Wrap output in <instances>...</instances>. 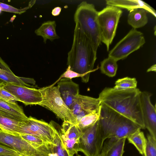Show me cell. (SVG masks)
Returning a JSON list of instances; mask_svg holds the SVG:
<instances>
[{
	"label": "cell",
	"instance_id": "13",
	"mask_svg": "<svg viewBox=\"0 0 156 156\" xmlns=\"http://www.w3.org/2000/svg\"><path fill=\"white\" fill-rule=\"evenodd\" d=\"M61 137L66 150L70 156L77 154L79 140L83 132L78 126L63 121L61 128Z\"/></svg>",
	"mask_w": 156,
	"mask_h": 156
},
{
	"label": "cell",
	"instance_id": "2",
	"mask_svg": "<svg viewBox=\"0 0 156 156\" xmlns=\"http://www.w3.org/2000/svg\"><path fill=\"white\" fill-rule=\"evenodd\" d=\"M97 52L91 42L76 24L74 30L73 44L68 53L67 65L69 69L85 75L82 80L87 83L90 73L94 71Z\"/></svg>",
	"mask_w": 156,
	"mask_h": 156
},
{
	"label": "cell",
	"instance_id": "37",
	"mask_svg": "<svg viewBox=\"0 0 156 156\" xmlns=\"http://www.w3.org/2000/svg\"><path fill=\"white\" fill-rule=\"evenodd\" d=\"M154 34L155 35V36H156V26H155L154 27Z\"/></svg>",
	"mask_w": 156,
	"mask_h": 156
},
{
	"label": "cell",
	"instance_id": "10",
	"mask_svg": "<svg viewBox=\"0 0 156 156\" xmlns=\"http://www.w3.org/2000/svg\"><path fill=\"white\" fill-rule=\"evenodd\" d=\"M54 123H48L31 116L20 128L19 135L27 134L39 137L50 144H53L55 133Z\"/></svg>",
	"mask_w": 156,
	"mask_h": 156
},
{
	"label": "cell",
	"instance_id": "30",
	"mask_svg": "<svg viewBox=\"0 0 156 156\" xmlns=\"http://www.w3.org/2000/svg\"><path fill=\"white\" fill-rule=\"evenodd\" d=\"M0 99L11 103H16V101L21 102L19 99L6 90L3 85L0 86Z\"/></svg>",
	"mask_w": 156,
	"mask_h": 156
},
{
	"label": "cell",
	"instance_id": "28",
	"mask_svg": "<svg viewBox=\"0 0 156 156\" xmlns=\"http://www.w3.org/2000/svg\"><path fill=\"white\" fill-rule=\"evenodd\" d=\"M35 1H31L29 2L28 6L21 9L16 8L10 5L0 2V8L2 11L20 14L31 8L35 4Z\"/></svg>",
	"mask_w": 156,
	"mask_h": 156
},
{
	"label": "cell",
	"instance_id": "14",
	"mask_svg": "<svg viewBox=\"0 0 156 156\" xmlns=\"http://www.w3.org/2000/svg\"><path fill=\"white\" fill-rule=\"evenodd\" d=\"M152 94L147 91H141L140 99L145 129L156 139V109L151 103Z\"/></svg>",
	"mask_w": 156,
	"mask_h": 156
},
{
	"label": "cell",
	"instance_id": "17",
	"mask_svg": "<svg viewBox=\"0 0 156 156\" xmlns=\"http://www.w3.org/2000/svg\"><path fill=\"white\" fill-rule=\"evenodd\" d=\"M107 5L116 7L120 9H125L130 11L132 9L142 8L148 12L156 17V11L150 5L146 2L140 0H107Z\"/></svg>",
	"mask_w": 156,
	"mask_h": 156
},
{
	"label": "cell",
	"instance_id": "31",
	"mask_svg": "<svg viewBox=\"0 0 156 156\" xmlns=\"http://www.w3.org/2000/svg\"><path fill=\"white\" fill-rule=\"evenodd\" d=\"M84 75L81 74L76 73L70 70L69 67H68L66 71L62 75L58 81L59 80L62 78L72 79V78L77 77H81L82 80L84 79Z\"/></svg>",
	"mask_w": 156,
	"mask_h": 156
},
{
	"label": "cell",
	"instance_id": "20",
	"mask_svg": "<svg viewBox=\"0 0 156 156\" xmlns=\"http://www.w3.org/2000/svg\"><path fill=\"white\" fill-rule=\"evenodd\" d=\"M128 16V23L133 28L136 29L142 27L148 22L147 12L142 8L135 9L129 11Z\"/></svg>",
	"mask_w": 156,
	"mask_h": 156
},
{
	"label": "cell",
	"instance_id": "36",
	"mask_svg": "<svg viewBox=\"0 0 156 156\" xmlns=\"http://www.w3.org/2000/svg\"><path fill=\"white\" fill-rule=\"evenodd\" d=\"M5 83L3 81L0 79V86L3 85Z\"/></svg>",
	"mask_w": 156,
	"mask_h": 156
},
{
	"label": "cell",
	"instance_id": "12",
	"mask_svg": "<svg viewBox=\"0 0 156 156\" xmlns=\"http://www.w3.org/2000/svg\"><path fill=\"white\" fill-rule=\"evenodd\" d=\"M101 103L98 98L79 94L74 99L69 108L76 118V125L83 117L97 110Z\"/></svg>",
	"mask_w": 156,
	"mask_h": 156
},
{
	"label": "cell",
	"instance_id": "4",
	"mask_svg": "<svg viewBox=\"0 0 156 156\" xmlns=\"http://www.w3.org/2000/svg\"><path fill=\"white\" fill-rule=\"evenodd\" d=\"M98 12L93 4L83 2L78 6L74 17L75 24L90 40L96 52L101 42Z\"/></svg>",
	"mask_w": 156,
	"mask_h": 156
},
{
	"label": "cell",
	"instance_id": "18",
	"mask_svg": "<svg viewBox=\"0 0 156 156\" xmlns=\"http://www.w3.org/2000/svg\"><path fill=\"white\" fill-rule=\"evenodd\" d=\"M126 138H112L103 144L101 151L102 156H122Z\"/></svg>",
	"mask_w": 156,
	"mask_h": 156
},
{
	"label": "cell",
	"instance_id": "16",
	"mask_svg": "<svg viewBox=\"0 0 156 156\" xmlns=\"http://www.w3.org/2000/svg\"><path fill=\"white\" fill-rule=\"evenodd\" d=\"M28 119L14 117L0 110V129L7 133L19 136L21 128Z\"/></svg>",
	"mask_w": 156,
	"mask_h": 156
},
{
	"label": "cell",
	"instance_id": "29",
	"mask_svg": "<svg viewBox=\"0 0 156 156\" xmlns=\"http://www.w3.org/2000/svg\"><path fill=\"white\" fill-rule=\"evenodd\" d=\"M143 156H156V139L150 134L147 136L146 144Z\"/></svg>",
	"mask_w": 156,
	"mask_h": 156
},
{
	"label": "cell",
	"instance_id": "35",
	"mask_svg": "<svg viewBox=\"0 0 156 156\" xmlns=\"http://www.w3.org/2000/svg\"><path fill=\"white\" fill-rule=\"evenodd\" d=\"M151 71H154L155 72H156V65L155 64L152 66L147 70V72Z\"/></svg>",
	"mask_w": 156,
	"mask_h": 156
},
{
	"label": "cell",
	"instance_id": "32",
	"mask_svg": "<svg viewBox=\"0 0 156 156\" xmlns=\"http://www.w3.org/2000/svg\"><path fill=\"white\" fill-rule=\"evenodd\" d=\"M0 156H23L15 151L0 145Z\"/></svg>",
	"mask_w": 156,
	"mask_h": 156
},
{
	"label": "cell",
	"instance_id": "38",
	"mask_svg": "<svg viewBox=\"0 0 156 156\" xmlns=\"http://www.w3.org/2000/svg\"><path fill=\"white\" fill-rule=\"evenodd\" d=\"M3 72V70L0 68V73H2Z\"/></svg>",
	"mask_w": 156,
	"mask_h": 156
},
{
	"label": "cell",
	"instance_id": "21",
	"mask_svg": "<svg viewBox=\"0 0 156 156\" xmlns=\"http://www.w3.org/2000/svg\"><path fill=\"white\" fill-rule=\"evenodd\" d=\"M0 68L3 70L0 73V79L5 83H11L30 87L31 85L25 83L21 77L16 76L10 69L8 65L0 57Z\"/></svg>",
	"mask_w": 156,
	"mask_h": 156
},
{
	"label": "cell",
	"instance_id": "41",
	"mask_svg": "<svg viewBox=\"0 0 156 156\" xmlns=\"http://www.w3.org/2000/svg\"><path fill=\"white\" fill-rule=\"evenodd\" d=\"M76 156H81L80 155L77 154V155Z\"/></svg>",
	"mask_w": 156,
	"mask_h": 156
},
{
	"label": "cell",
	"instance_id": "39",
	"mask_svg": "<svg viewBox=\"0 0 156 156\" xmlns=\"http://www.w3.org/2000/svg\"><path fill=\"white\" fill-rule=\"evenodd\" d=\"M98 156H102L101 153Z\"/></svg>",
	"mask_w": 156,
	"mask_h": 156
},
{
	"label": "cell",
	"instance_id": "23",
	"mask_svg": "<svg viewBox=\"0 0 156 156\" xmlns=\"http://www.w3.org/2000/svg\"><path fill=\"white\" fill-rule=\"evenodd\" d=\"M139 129L133 133L127 138L129 142L133 144L143 156L144 155L147 142L144 133Z\"/></svg>",
	"mask_w": 156,
	"mask_h": 156
},
{
	"label": "cell",
	"instance_id": "24",
	"mask_svg": "<svg viewBox=\"0 0 156 156\" xmlns=\"http://www.w3.org/2000/svg\"><path fill=\"white\" fill-rule=\"evenodd\" d=\"M55 133L52 144L54 153L56 156H70L66 150L62 142L61 132V128L55 125Z\"/></svg>",
	"mask_w": 156,
	"mask_h": 156
},
{
	"label": "cell",
	"instance_id": "11",
	"mask_svg": "<svg viewBox=\"0 0 156 156\" xmlns=\"http://www.w3.org/2000/svg\"><path fill=\"white\" fill-rule=\"evenodd\" d=\"M4 88L21 101L25 106L38 105L42 101L40 89L11 83H5Z\"/></svg>",
	"mask_w": 156,
	"mask_h": 156
},
{
	"label": "cell",
	"instance_id": "22",
	"mask_svg": "<svg viewBox=\"0 0 156 156\" xmlns=\"http://www.w3.org/2000/svg\"><path fill=\"white\" fill-rule=\"evenodd\" d=\"M0 110L14 117L25 119H28L23 108L17 103H9L0 99Z\"/></svg>",
	"mask_w": 156,
	"mask_h": 156
},
{
	"label": "cell",
	"instance_id": "9",
	"mask_svg": "<svg viewBox=\"0 0 156 156\" xmlns=\"http://www.w3.org/2000/svg\"><path fill=\"white\" fill-rule=\"evenodd\" d=\"M0 145L15 151L23 156H52L50 151L35 148L20 135L5 133L0 129Z\"/></svg>",
	"mask_w": 156,
	"mask_h": 156
},
{
	"label": "cell",
	"instance_id": "27",
	"mask_svg": "<svg viewBox=\"0 0 156 156\" xmlns=\"http://www.w3.org/2000/svg\"><path fill=\"white\" fill-rule=\"evenodd\" d=\"M137 83L136 78L126 77L117 80L114 87L119 89L136 88H137Z\"/></svg>",
	"mask_w": 156,
	"mask_h": 156
},
{
	"label": "cell",
	"instance_id": "34",
	"mask_svg": "<svg viewBox=\"0 0 156 156\" xmlns=\"http://www.w3.org/2000/svg\"><path fill=\"white\" fill-rule=\"evenodd\" d=\"M61 11V8L60 7H57L52 9L51 14L54 16H58L60 13Z\"/></svg>",
	"mask_w": 156,
	"mask_h": 156
},
{
	"label": "cell",
	"instance_id": "5",
	"mask_svg": "<svg viewBox=\"0 0 156 156\" xmlns=\"http://www.w3.org/2000/svg\"><path fill=\"white\" fill-rule=\"evenodd\" d=\"M40 89L43 100L39 105L47 108L63 121L76 125L75 116L61 97L57 86L51 85Z\"/></svg>",
	"mask_w": 156,
	"mask_h": 156
},
{
	"label": "cell",
	"instance_id": "7",
	"mask_svg": "<svg viewBox=\"0 0 156 156\" xmlns=\"http://www.w3.org/2000/svg\"><path fill=\"white\" fill-rule=\"evenodd\" d=\"M145 43L143 33L132 28L109 51L108 57L117 62L123 59L139 49Z\"/></svg>",
	"mask_w": 156,
	"mask_h": 156
},
{
	"label": "cell",
	"instance_id": "15",
	"mask_svg": "<svg viewBox=\"0 0 156 156\" xmlns=\"http://www.w3.org/2000/svg\"><path fill=\"white\" fill-rule=\"evenodd\" d=\"M57 86L61 97L69 108L74 99L79 94V85L71 79L65 78L59 80Z\"/></svg>",
	"mask_w": 156,
	"mask_h": 156
},
{
	"label": "cell",
	"instance_id": "6",
	"mask_svg": "<svg viewBox=\"0 0 156 156\" xmlns=\"http://www.w3.org/2000/svg\"><path fill=\"white\" fill-rule=\"evenodd\" d=\"M122 13L121 9L109 5L98 12L97 18L101 42L105 45L107 51L115 36Z\"/></svg>",
	"mask_w": 156,
	"mask_h": 156
},
{
	"label": "cell",
	"instance_id": "1",
	"mask_svg": "<svg viewBox=\"0 0 156 156\" xmlns=\"http://www.w3.org/2000/svg\"><path fill=\"white\" fill-rule=\"evenodd\" d=\"M137 88L119 89L106 87L100 93L101 103L132 120L145 129L140 95Z\"/></svg>",
	"mask_w": 156,
	"mask_h": 156
},
{
	"label": "cell",
	"instance_id": "19",
	"mask_svg": "<svg viewBox=\"0 0 156 156\" xmlns=\"http://www.w3.org/2000/svg\"><path fill=\"white\" fill-rule=\"evenodd\" d=\"M56 24L55 21L44 22L35 30V33L37 35L41 37L43 39L44 42L46 44L47 40L52 41L59 38L56 32Z\"/></svg>",
	"mask_w": 156,
	"mask_h": 156
},
{
	"label": "cell",
	"instance_id": "8",
	"mask_svg": "<svg viewBox=\"0 0 156 156\" xmlns=\"http://www.w3.org/2000/svg\"><path fill=\"white\" fill-rule=\"evenodd\" d=\"M79 140L78 151L86 156H98L101 153L104 142L99 128V120L92 126L82 130Z\"/></svg>",
	"mask_w": 156,
	"mask_h": 156
},
{
	"label": "cell",
	"instance_id": "25",
	"mask_svg": "<svg viewBox=\"0 0 156 156\" xmlns=\"http://www.w3.org/2000/svg\"><path fill=\"white\" fill-rule=\"evenodd\" d=\"M117 69V61L111 57H108L101 62V73L109 77L115 76Z\"/></svg>",
	"mask_w": 156,
	"mask_h": 156
},
{
	"label": "cell",
	"instance_id": "33",
	"mask_svg": "<svg viewBox=\"0 0 156 156\" xmlns=\"http://www.w3.org/2000/svg\"><path fill=\"white\" fill-rule=\"evenodd\" d=\"M21 79L23 82L27 84L30 83L35 84V81L33 79L23 77H21Z\"/></svg>",
	"mask_w": 156,
	"mask_h": 156
},
{
	"label": "cell",
	"instance_id": "3",
	"mask_svg": "<svg viewBox=\"0 0 156 156\" xmlns=\"http://www.w3.org/2000/svg\"><path fill=\"white\" fill-rule=\"evenodd\" d=\"M99 124L103 141L127 138L141 127L128 118L101 103Z\"/></svg>",
	"mask_w": 156,
	"mask_h": 156
},
{
	"label": "cell",
	"instance_id": "26",
	"mask_svg": "<svg viewBox=\"0 0 156 156\" xmlns=\"http://www.w3.org/2000/svg\"><path fill=\"white\" fill-rule=\"evenodd\" d=\"M100 109L101 105L96 111L83 117L76 125L82 130L94 125L99 119Z\"/></svg>",
	"mask_w": 156,
	"mask_h": 156
},
{
	"label": "cell",
	"instance_id": "40",
	"mask_svg": "<svg viewBox=\"0 0 156 156\" xmlns=\"http://www.w3.org/2000/svg\"><path fill=\"white\" fill-rule=\"evenodd\" d=\"M2 11L1 9L0 8V13H1V12Z\"/></svg>",
	"mask_w": 156,
	"mask_h": 156
}]
</instances>
